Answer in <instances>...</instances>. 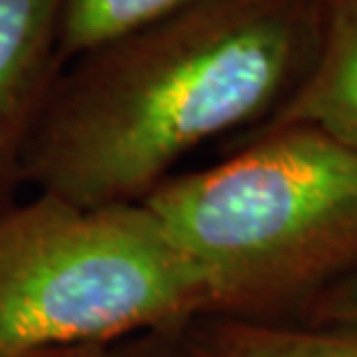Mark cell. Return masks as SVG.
I'll use <instances>...</instances> for the list:
<instances>
[{
    "instance_id": "6da1fadb",
    "label": "cell",
    "mask_w": 357,
    "mask_h": 357,
    "mask_svg": "<svg viewBox=\"0 0 357 357\" xmlns=\"http://www.w3.org/2000/svg\"><path fill=\"white\" fill-rule=\"evenodd\" d=\"M320 0H197L68 63L24 181L86 206L139 202L185 153L276 112L318 42Z\"/></svg>"
},
{
    "instance_id": "7a4b0ae2",
    "label": "cell",
    "mask_w": 357,
    "mask_h": 357,
    "mask_svg": "<svg viewBox=\"0 0 357 357\" xmlns=\"http://www.w3.org/2000/svg\"><path fill=\"white\" fill-rule=\"evenodd\" d=\"M144 202L204 281L211 316L255 318L357 262V151L311 126L262 130Z\"/></svg>"
},
{
    "instance_id": "3957f363",
    "label": "cell",
    "mask_w": 357,
    "mask_h": 357,
    "mask_svg": "<svg viewBox=\"0 0 357 357\" xmlns=\"http://www.w3.org/2000/svg\"><path fill=\"white\" fill-rule=\"evenodd\" d=\"M204 316V281L144 199L0 206V353L109 348Z\"/></svg>"
},
{
    "instance_id": "277c9868",
    "label": "cell",
    "mask_w": 357,
    "mask_h": 357,
    "mask_svg": "<svg viewBox=\"0 0 357 357\" xmlns=\"http://www.w3.org/2000/svg\"><path fill=\"white\" fill-rule=\"evenodd\" d=\"M63 0H0V206L24 183L35 128L61 75Z\"/></svg>"
},
{
    "instance_id": "5b68a950",
    "label": "cell",
    "mask_w": 357,
    "mask_h": 357,
    "mask_svg": "<svg viewBox=\"0 0 357 357\" xmlns=\"http://www.w3.org/2000/svg\"><path fill=\"white\" fill-rule=\"evenodd\" d=\"M283 126H311L357 151V0H320L313 59L262 130Z\"/></svg>"
},
{
    "instance_id": "8992f818",
    "label": "cell",
    "mask_w": 357,
    "mask_h": 357,
    "mask_svg": "<svg viewBox=\"0 0 357 357\" xmlns=\"http://www.w3.org/2000/svg\"><path fill=\"white\" fill-rule=\"evenodd\" d=\"M199 357H357V325L285 327L258 318L204 316L183 327Z\"/></svg>"
},
{
    "instance_id": "52a82bcc",
    "label": "cell",
    "mask_w": 357,
    "mask_h": 357,
    "mask_svg": "<svg viewBox=\"0 0 357 357\" xmlns=\"http://www.w3.org/2000/svg\"><path fill=\"white\" fill-rule=\"evenodd\" d=\"M195 3L197 0H63L59 31L61 68Z\"/></svg>"
},
{
    "instance_id": "ba28073f",
    "label": "cell",
    "mask_w": 357,
    "mask_h": 357,
    "mask_svg": "<svg viewBox=\"0 0 357 357\" xmlns=\"http://www.w3.org/2000/svg\"><path fill=\"white\" fill-rule=\"evenodd\" d=\"M183 327L126 339L121 344H114L107 357H199L185 339Z\"/></svg>"
},
{
    "instance_id": "9c48e42d",
    "label": "cell",
    "mask_w": 357,
    "mask_h": 357,
    "mask_svg": "<svg viewBox=\"0 0 357 357\" xmlns=\"http://www.w3.org/2000/svg\"><path fill=\"white\" fill-rule=\"evenodd\" d=\"M325 316L339 325H357V265L344 274L325 299Z\"/></svg>"
},
{
    "instance_id": "30bf717a",
    "label": "cell",
    "mask_w": 357,
    "mask_h": 357,
    "mask_svg": "<svg viewBox=\"0 0 357 357\" xmlns=\"http://www.w3.org/2000/svg\"><path fill=\"white\" fill-rule=\"evenodd\" d=\"M109 348L91 346V348H63V351H40V353H0V357H107Z\"/></svg>"
}]
</instances>
